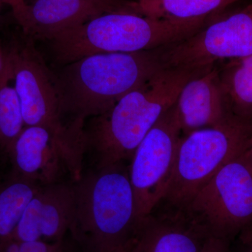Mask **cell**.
Instances as JSON below:
<instances>
[{"label":"cell","instance_id":"obj_18","mask_svg":"<svg viewBox=\"0 0 252 252\" xmlns=\"http://www.w3.org/2000/svg\"><path fill=\"white\" fill-rule=\"evenodd\" d=\"M241 0H142L137 1L140 14L175 21L209 18L210 15Z\"/></svg>","mask_w":252,"mask_h":252},{"label":"cell","instance_id":"obj_12","mask_svg":"<svg viewBox=\"0 0 252 252\" xmlns=\"http://www.w3.org/2000/svg\"><path fill=\"white\" fill-rule=\"evenodd\" d=\"M111 12L140 14L137 2L126 0H34L29 4L23 30L29 35L49 40L59 33Z\"/></svg>","mask_w":252,"mask_h":252},{"label":"cell","instance_id":"obj_1","mask_svg":"<svg viewBox=\"0 0 252 252\" xmlns=\"http://www.w3.org/2000/svg\"><path fill=\"white\" fill-rule=\"evenodd\" d=\"M205 71L165 67L84 126L85 158L93 169L130 163L136 149L160 117L175 104L190 78Z\"/></svg>","mask_w":252,"mask_h":252},{"label":"cell","instance_id":"obj_4","mask_svg":"<svg viewBox=\"0 0 252 252\" xmlns=\"http://www.w3.org/2000/svg\"><path fill=\"white\" fill-rule=\"evenodd\" d=\"M208 18L175 21L132 12H111L49 40L58 62L67 64L91 55L153 51L193 35Z\"/></svg>","mask_w":252,"mask_h":252},{"label":"cell","instance_id":"obj_24","mask_svg":"<svg viewBox=\"0 0 252 252\" xmlns=\"http://www.w3.org/2000/svg\"><path fill=\"white\" fill-rule=\"evenodd\" d=\"M248 154L252 165V141L251 144H250V147H249L248 149Z\"/></svg>","mask_w":252,"mask_h":252},{"label":"cell","instance_id":"obj_21","mask_svg":"<svg viewBox=\"0 0 252 252\" xmlns=\"http://www.w3.org/2000/svg\"><path fill=\"white\" fill-rule=\"evenodd\" d=\"M199 252H233L230 248V242L217 237L210 236L204 243Z\"/></svg>","mask_w":252,"mask_h":252},{"label":"cell","instance_id":"obj_13","mask_svg":"<svg viewBox=\"0 0 252 252\" xmlns=\"http://www.w3.org/2000/svg\"><path fill=\"white\" fill-rule=\"evenodd\" d=\"M209 237L185 212L167 210L142 220L132 252H199Z\"/></svg>","mask_w":252,"mask_h":252},{"label":"cell","instance_id":"obj_27","mask_svg":"<svg viewBox=\"0 0 252 252\" xmlns=\"http://www.w3.org/2000/svg\"><path fill=\"white\" fill-rule=\"evenodd\" d=\"M142 1V0H137V1Z\"/></svg>","mask_w":252,"mask_h":252},{"label":"cell","instance_id":"obj_9","mask_svg":"<svg viewBox=\"0 0 252 252\" xmlns=\"http://www.w3.org/2000/svg\"><path fill=\"white\" fill-rule=\"evenodd\" d=\"M166 67L203 71L217 61L252 55V3L175 44L158 49Z\"/></svg>","mask_w":252,"mask_h":252},{"label":"cell","instance_id":"obj_11","mask_svg":"<svg viewBox=\"0 0 252 252\" xmlns=\"http://www.w3.org/2000/svg\"><path fill=\"white\" fill-rule=\"evenodd\" d=\"M74 212V182L41 186L29 202L12 239L54 242L69 233Z\"/></svg>","mask_w":252,"mask_h":252},{"label":"cell","instance_id":"obj_25","mask_svg":"<svg viewBox=\"0 0 252 252\" xmlns=\"http://www.w3.org/2000/svg\"><path fill=\"white\" fill-rule=\"evenodd\" d=\"M0 162H3L2 158H1V154H0Z\"/></svg>","mask_w":252,"mask_h":252},{"label":"cell","instance_id":"obj_22","mask_svg":"<svg viewBox=\"0 0 252 252\" xmlns=\"http://www.w3.org/2000/svg\"><path fill=\"white\" fill-rule=\"evenodd\" d=\"M240 235L239 252H252V225L245 228Z\"/></svg>","mask_w":252,"mask_h":252},{"label":"cell","instance_id":"obj_14","mask_svg":"<svg viewBox=\"0 0 252 252\" xmlns=\"http://www.w3.org/2000/svg\"><path fill=\"white\" fill-rule=\"evenodd\" d=\"M182 135L221 124L230 114L215 67L190 78L175 104Z\"/></svg>","mask_w":252,"mask_h":252},{"label":"cell","instance_id":"obj_15","mask_svg":"<svg viewBox=\"0 0 252 252\" xmlns=\"http://www.w3.org/2000/svg\"><path fill=\"white\" fill-rule=\"evenodd\" d=\"M25 127L22 107L15 89L12 69L6 56L0 68V154L3 162L9 161L15 141Z\"/></svg>","mask_w":252,"mask_h":252},{"label":"cell","instance_id":"obj_17","mask_svg":"<svg viewBox=\"0 0 252 252\" xmlns=\"http://www.w3.org/2000/svg\"><path fill=\"white\" fill-rule=\"evenodd\" d=\"M235 61L219 72L222 92L230 112L252 119V55Z\"/></svg>","mask_w":252,"mask_h":252},{"label":"cell","instance_id":"obj_3","mask_svg":"<svg viewBox=\"0 0 252 252\" xmlns=\"http://www.w3.org/2000/svg\"><path fill=\"white\" fill-rule=\"evenodd\" d=\"M74 212L69 234L82 252H105L135 236L141 222L128 164L83 172L74 182Z\"/></svg>","mask_w":252,"mask_h":252},{"label":"cell","instance_id":"obj_2","mask_svg":"<svg viewBox=\"0 0 252 252\" xmlns=\"http://www.w3.org/2000/svg\"><path fill=\"white\" fill-rule=\"evenodd\" d=\"M157 50L86 56L52 72L60 114L66 125H85L112 108L163 67Z\"/></svg>","mask_w":252,"mask_h":252},{"label":"cell","instance_id":"obj_20","mask_svg":"<svg viewBox=\"0 0 252 252\" xmlns=\"http://www.w3.org/2000/svg\"><path fill=\"white\" fill-rule=\"evenodd\" d=\"M0 1L11 8L18 23L22 28H24L27 21L28 8H29V4L26 2V0H0Z\"/></svg>","mask_w":252,"mask_h":252},{"label":"cell","instance_id":"obj_26","mask_svg":"<svg viewBox=\"0 0 252 252\" xmlns=\"http://www.w3.org/2000/svg\"><path fill=\"white\" fill-rule=\"evenodd\" d=\"M1 62H2V61H1V59H0V68H1Z\"/></svg>","mask_w":252,"mask_h":252},{"label":"cell","instance_id":"obj_8","mask_svg":"<svg viewBox=\"0 0 252 252\" xmlns=\"http://www.w3.org/2000/svg\"><path fill=\"white\" fill-rule=\"evenodd\" d=\"M182 136L174 104L136 149L128 170L139 221L149 217L165 196Z\"/></svg>","mask_w":252,"mask_h":252},{"label":"cell","instance_id":"obj_5","mask_svg":"<svg viewBox=\"0 0 252 252\" xmlns=\"http://www.w3.org/2000/svg\"><path fill=\"white\" fill-rule=\"evenodd\" d=\"M252 141V119L232 113L219 125L182 135L161 203L168 210L184 211L197 192L227 162L245 152Z\"/></svg>","mask_w":252,"mask_h":252},{"label":"cell","instance_id":"obj_28","mask_svg":"<svg viewBox=\"0 0 252 252\" xmlns=\"http://www.w3.org/2000/svg\"><path fill=\"white\" fill-rule=\"evenodd\" d=\"M1 1H0V4H1Z\"/></svg>","mask_w":252,"mask_h":252},{"label":"cell","instance_id":"obj_7","mask_svg":"<svg viewBox=\"0 0 252 252\" xmlns=\"http://www.w3.org/2000/svg\"><path fill=\"white\" fill-rule=\"evenodd\" d=\"M85 160L84 129L64 132L26 126L9 157V173L46 186L80 178Z\"/></svg>","mask_w":252,"mask_h":252},{"label":"cell","instance_id":"obj_16","mask_svg":"<svg viewBox=\"0 0 252 252\" xmlns=\"http://www.w3.org/2000/svg\"><path fill=\"white\" fill-rule=\"evenodd\" d=\"M39 188L9 172L0 177V243L12 238L23 212Z\"/></svg>","mask_w":252,"mask_h":252},{"label":"cell","instance_id":"obj_6","mask_svg":"<svg viewBox=\"0 0 252 252\" xmlns=\"http://www.w3.org/2000/svg\"><path fill=\"white\" fill-rule=\"evenodd\" d=\"M210 236L230 241L252 224V165L248 149L223 165L184 210Z\"/></svg>","mask_w":252,"mask_h":252},{"label":"cell","instance_id":"obj_10","mask_svg":"<svg viewBox=\"0 0 252 252\" xmlns=\"http://www.w3.org/2000/svg\"><path fill=\"white\" fill-rule=\"evenodd\" d=\"M12 69L15 89L21 102L26 126H43L59 132L70 129L61 119L59 98L53 80L40 55L31 42L6 55Z\"/></svg>","mask_w":252,"mask_h":252},{"label":"cell","instance_id":"obj_19","mask_svg":"<svg viewBox=\"0 0 252 252\" xmlns=\"http://www.w3.org/2000/svg\"><path fill=\"white\" fill-rule=\"evenodd\" d=\"M74 239L67 238L54 242L18 241L9 239L0 243V252H80Z\"/></svg>","mask_w":252,"mask_h":252},{"label":"cell","instance_id":"obj_29","mask_svg":"<svg viewBox=\"0 0 252 252\" xmlns=\"http://www.w3.org/2000/svg\"></svg>","mask_w":252,"mask_h":252},{"label":"cell","instance_id":"obj_23","mask_svg":"<svg viewBox=\"0 0 252 252\" xmlns=\"http://www.w3.org/2000/svg\"><path fill=\"white\" fill-rule=\"evenodd\" d=\"M134 238L131 239L128 242L119 247V248L109 250L105 252H132L133 248Z\"/></svg>","mask_w":252,"mask_h":252}]
</instances>
